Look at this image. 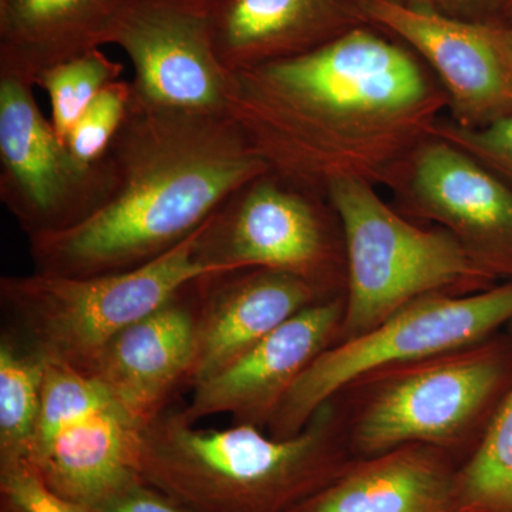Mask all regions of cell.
<instances>
[{
    "label": "cell",
    "instance_id": "obj_17",
    "mask_svg": "<svg viewBox=\"0 0 512 512\" xmlns=\"http://www.w3.org/2000/svg\"><path fill=\"white\" fill-rule=\"evenodd\" d=\"M362 26L363 0H215V46L231 73L305 55Z\"/></svg>",
    "mask_w": 512,
    "mask_h": 512
},
{
    "label": "cell",
    "instance_id": "obj_5",
    "mask_svg": "<svg viewBox=\"0 0 512 512\" xmlns=\"http://www.w3.org/2000/svg\"><path fill=\"white\" fill-rule=\"evenodd\" d=\"M326 198L342 227L348 266L339 342L369 332L424 296L470 295L500 284L447 231L410 220L373 184L340 178Z\"/></svg>",
    "mask_w": 512,
    "mask_h": 512
},
{
    "label": "cell",
    "instance_id": "obj_9",
    "mask_svg": "<svg viewBox=\"0 0 512 512\" xmlns=\"http://www.w3.org/2000/svg\"><path fill=\"white\" fill-rule=\"evenodd\" d=\"M141 429L94 377L46 360L28 463L47 487L93 512L143 480Z\"/></svg>",
    "mask_w": 512,
    "mask_h": 512
},
{
    "label": "cell",
    "instance_id": "obj_3",
    "mask_svg": "<svg viewBox=\"0 0 512 512\" xmlns=\"http://www.w3.org/2000/svg\"><path fill=\"white\" fill-rule=\"evenodd\" d=\"M355 458L336 399L288 439L249 424L200 429L181 410L141 430V478L191 512H291Z\"/></svg>",
    "mask_w": 512,
    "mask_h": 512
},
{
    "label": "cell",
    "instance_id": "obj_29",
    "mask_svg": "<svg viewBox=\"0 0 512 512\" xmlns=\"http://www.w3.org/2000/svg\"><path fill=\"white\" fill-rule=\"evenodd\" d=\"M505 40H507L508 49L512 56V26H504Z\"/></svg>",
    "mask_w": 512,
    "mask_h": 512
},
{
    "label": "cell",
    "instance_id": "obj_2",
    "mask_svg": "<svg viewBox=\"0 0 512 512\" xmlns=\"http://www.w3.org/2000/svg\"><path fill=\"white\" fill-rule=\"evenodd\" d=\"M106 160V201L73 227L28 238L35 271L93 276L150 264L269 171L231 114L158 109L134 96Z\"/></svg>",
    "mask_w": 512,
    "mask_h": 512
},
{
    "label": "cell",
    "instance_id": "obj_30",
    "mask_svg": "<svg viewBox=\"0 0 512 512\" xmlns=\"http://www.w3.org/2000/svg\"><path fill=\"white\" fill-rule=\"evenodd\" d=\"M0 512H18L13 510V508L8 507V505L0 504Z\"/></svg>",
    "mask_w": 512,
    "mask_h": 512
},
{
    "label": "cell",
    "instance_id": "obj_7",
    "mask_svg": "<svg viewBox=\"0 0 512 512\" xmlns=\"http://www.w3.org/2000/svg\"><path fill=\"white\" fill-rule=\"evenodd\" d=\"M195 254L222 271L271 269L345 295V239L328 198L271 171L242 185L198 231Z\"/></svg>",
    "mask_w": 512,
    "mask_h": 512
},
{
    "label": "cell",
    "instance_id": "obj_8",
    "mask_svg": "<svg viewBox=\"0 0 512 512\" xmlns=\"http://www.w3.org/2000/svg\"><path fill=\"white\" fill-rule=\"evenodd\" d=\"M512 320V281L470 295L424 296L376 328L323 352L293 384L266 433L295 436L322 404L375 370L461 348L493 336Z\"/></svg>",
    "mask_w": 512,
    "mask_h": 512
},
{
    "label": "cell",
    "instance_id": "obj_1",
    "mask_svg": "<svg viewBox=\"0 0 512 512\" xmlns=\"http://www.w3.org/2000/svg\"><path fill=\"white\" fill-rule=\"evenodd\" d=\"M447 106L429 67L373 26L234 73L229 96L269 171L322 197L340 178L384 187Z\"/></svg>",
    "mask_w": 512,
    "mask_h": 512
},
{
    "label": "cell",
    "instance_id": "obj_21",
    "mask_svg": "<svg viewBox=\"0 0 512 512\" xmlns=\"http://www.w3.org/2000/svg\"><path fill=\"white\" fill-rule=\"evenodd\" d=\"M457 512H512V387L456 477Z\"/></svg>",
    "mask_w": 512,
    "mask_h": 512
},
{
    "label": "cell",
    "instance_id": "obj_4",
    "mask_svg": "<svg viewBox=\"0 0 512 512\" xmlns=\"http://www.w3.org/2000/svg\"><path fill=\"white\" fill-rule=\"evenodd\" d=\"M511 387V349L493 335L367 373L332 399L356 458L426 444L463 463Z\"/></svg>",
    "mask_w": 512,
    "mask_h": 512
},
{
    "label": "cell",
    "instance_id": "obj_19",
    "mask_svg": "<svg viewBox=\"0 0 512 512\" xmlns=\"http://www.w3.org/2000/svg\"><path fill=\"white\" fill-rule=\"evenodd\" d=\"M126 0H0V74L35 86L49 67L106 45Z\"/></svg>",
    "mask_w": 512,
    "mask_h": 512
},
{
    "label": "cell",
    "instance_id": "obj_27",
    "mask_svg": "<svg viewBox=\"0 0 512 512\" xmlns=\"http://www.w3.org/2000/svg\"><path fill=\"white\" fill-rule=\"evenodd\" d=\"M96 512H191L153 485L141 480L114 495Z\"/></svg>",
    "mask_w": 512,
    "mask_h": 512
},
{
    "label": "cell",
    "instance_id": "obj_10",
    "mask_svg": "<svg viewBox=\"0 0 512 512\" xmlns=\"http://www.w3.org/2000/svg\"><path fill=\"white\" fill-rule=\"evenodd\" d=\"M32 84L0 74V201L28 238L79 224L106 201V157L80 163L37 104Z\"/></svg>",
    "mask_w": 512,
    "mask_h": 512
},
{
    "label": "cell",
    "instance_id": "obj_14",
    "mask_svg": "<svg viewBox=\"0 0 512 512\" xmlns=\"http://www.w3.org/2000/svg\"><path fill=\"white\" fill-rule=\"evenodd\" d=\"M345 309V295H338L296 313L217 375L195 384L181 413L194 424L225 414L234 424L266 430L293 384L339 342Z\"/></svg>",
    "mask_w": 512,
    "mask_h": 512
},
{
    "label": "cell",
    "instance_id": "obj_13",
    "mask_svg": "<svg viewBox=\"0 0 512 512\" xmlns=\"http://www.w3.org/2000/svg\"><path fill=\"white\" fill-rule=\"evenodd\" d=\"M367 22L429 67L447 94V119L488 126L512 113V56L504 26L363 0Z\"/></svg>",
    "mask_w": 512,
    "mask_h": 512
},
{
    "label": "cell",
    "instance_id": "obj_15",
    "mask_svg": "<svg viewBox=\"0 0 512 512\" xmlns=\"http://www.w3.org/2000/svg\"><path fill=\"white\" fill-rule=\"evenodd\" d=\"M197 282L119 333L89 370L141 430L190 386L197 342Z\"/></svg>",
    "mask_w": 512,
    "mask_h": 512
},
{
    "label": "cell",
    "instance_id": "obj_11",
    "mask_svg": "<svg viewBox=\"0 0 512 512\" xmlns=\"http://www.w3.org/2000/svg\"><path fill=\"white\" fill-rule=\"evenodd\" d=\"M215 0H126L106 45L134 67V99L158 109L229 114L232 74L218 56Z\"/></svg>",
    "mask_w": 512,
    "mask_h": 512
},
{
    "label": "cell",
    "instance_id": "obj_20",
    "mask_svg": "<svg viewBox=\"0 0 512 512\" xmlns=\"http://www.w3.org/2000/svg\"><path fill=\"white\" fill-rule=\"evenodd\" d=\"M46 359L15 333L0 340V467L26 461L42 413Z\"/></svg>",
    "mask_w": 512,
    "mask_h": 512
},
{
    "label": "cell",
    "instance_id": "obj_16",
    "mask_svg": "<svg viewBox=\"0 0 512 512\" xmlns=\"http://www.w3.org/2000/svg\"><path fill=\"white\" fill-rule=\"evenodd\" d=\"M197 289L190 387L217 375L296 313L332 298L298 276L258 268L204 276Z\"/></svg>",
    "mask_w": 512,
    "mask_h": 512
},
{
    "label": "cell",
    "instance_id": "obj_25",
    "mask_svg": "<svg viewBox=\"0 0 512 512\" xmlns=\"http://www.w3.org/2000/svg\"><path fill=\"white\" fill-rule=\"evenodd\" d=\"M0 504L18 512H93L47 487L25 461L0 467Z\"/></svg>",
    "mask_w": 512,
    "mask_h": 512
},
{
    "label": "cell",
    "instance_id": "obj_12",
    "mask_svg": "<svg viewBox=\"0 0 512 512\" xmlns=\"http://www.w3.org/2000/svg\"><path fill=\"white\" fill-rule=\"evenodd\" d=\"M384 187L397 211L444 229L498 282L512 281V187L476 158L431 134Z\"/></svg>",
    "mask_w": 512,
    "mask_h": 512
},
{
    "label": "cell",
    "instance_id": "obj_6",
    "mask_svg": "<svg viewBox=\"0 0 512 512\" xmlns=\"http://www.w3.org/2000/svg\"><path fill=\"white\" fill-rule=\"evenodd\" d=\"M198 231L156 261L120 274L2 276L0 303L13 333L49 362L87 375L128 326L173 301L192 282L228 272L197 258Z\"/></svg>",
    "mask_w": 512,
    "mask_h": 512
},
{
    "label": "cell",
    "instance_id": "obj_23",
    "mask_svg": "<svg viewBox=\"0 0 512 512\" xmlns=\"http://www.w3.org/2000/svg\"><path fill=\"white\" fill-rule=\"evenodd\" d=\"M130 80H116L92 101L64 143L80 163L99 164L119 133L133 101Z\"/></svg>",
    "mask_w": 512,
    "mask_h": 512
},
{
    "label": "cell",
    "instance_id": "obj_24",
    "mask_svg": "<svg viewBox=\"0 0 512 512\" xmlns=\"http://www.w3.org/2000/svg\"><path fill=\"white\" fill-rule=\"evenodd\" d=\"M431 134L466 151L512 187V113L478 128L457 126L443 116Z\"/></svg>",
    "mask_w": 512,
    "mask_h": 512
},
{
    "label": "cell",
    "instance_id": "obj_22",
    "mask_svg": "<svg viewBox=\"0 0 512 512\" xmlns=\"http://www.w3.org/2000/svg\"><path fill=\"white\" fill-rule=\"evenodd\" d=\"M123 64L94 49L49 67L39 74L35 87L47 94L57 136L66 138L87 107L107 86L123 79Z\"/></svg>",
    "mask_w": 512,
    "mask_h": 512
},
{
    "label": "cell",
    "instance_id": "obj_26",
    "mask_svg": "<svg viewBox=\"0 0 512 512\" xmlns=\"http://www.w3.org/2000/svg\"><path fill=\"white\" fill-rule=\"evenodd\" d=\"M394 5L448 18L501 25L505 0H387Z\"/></svg>",
    "mask_w": 512,
    "mask_h": 512
},
{
    "label": "cell",
    "instance_id": "obj_18",
    "mask_svg": "<svg viewBox=\"0 0 512 512\" xmlns=\"http://www.w3.org/2000/svg\"><path fill=\"white\" fill-rule=\"evenodd\" d=\"M460 461L426 444L355 458L291 512H457Z\"/></svg>",
    "mask_w": 512,
    "mask_h": 512
},
{
    "label": "cell",
    "instance_id": "obj_28",
    "mask_svg": "<svg viewBox=\"0 0 512 512\" xmlns=\"http://www.w3.org/2000/svg\"><path fill=\"white\" fill-rule=\"evenodd\" d=\"M500 23L503 26H512V0H505Z\"/></svg>",
    "mask_w": 512,
    "mask_h": 512
}]
</instances>
